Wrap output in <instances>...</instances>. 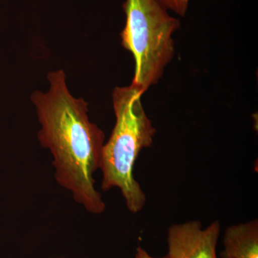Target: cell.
Returning <instances> with one entry per match:
<instances>
[{
	"mask_svg": "<svg viewBox=\"0 0 258 258\" xmlns=\"http://www.w3.org/2000/svg\"><path fill=\"white\" fill-rule=\"evenodd\" d=\"M47 92L35 91L30 99L41 125L38 139L53 157L57 183L72 192L88 212L101 214L106 204L95 187L105 134L88 117V104L70 92L63 70L47 74Z\"/></svg>",
	"mask_w": 258,
	"mask_h": 258,
	"instance_id": "6da1fadb",
	"label": "cell"
},
{
	"mask_svg": "<svg viewBox=\"0 0 258 258\" xmlns=\"http://www.w3.org/2000/svg\"><path fill=\"white\" fill-rule=\"evenodd\" d=\"M144 93L132 83L113 90L115 123L111 137L103 145L100 164L102 189L118 187L127 208L134 214L142 211L147 203V196L134 177V166L142 149L152 145L156 134L142 104Z\"/></svg>",
	"mask_w": 258,
	"mask_h": 258,
	"instance_id": "7a4b0ae2",
	"label": "cell"
},
{
	"mask_svg": "<svg viewBox=\"0 0 258 258\" xmlns=\"http://www.w3.org/2000/svg\"><path fill=\"white\" fill-rule=\"evenodd\" d=\"M123 9L125 25L120 33L121 45L135 62L132 83L146 92L159 82L174 57L172 35L180 22L159 0H125Z\"/></svg>",
	"mask_w": 258,
	"mask_h": 258,
	"instance_id": "3957f363",
	"label": "cell"
},
{
	"mask_svg": "<svg viewBox=\"0 0 258 258\" xmlns=\"http://www.w3.org/2000/svg\"><path fill=\"white\" fill-rule=\"evenodd\" d=\"M220 222L205 229L198 220L174 224L168 230L167 258H218L217 246Z\"/></svg>",
	"mask_w": 258,
	"mask_h": 258,
	"instance_id": "277c9868",
	"label": "cell"
},
{
	"mask_svg": "<svg viewBox=\"0 0 258 258\" xmlns=\"http://www.w3.org/2000/svg\"><path fill=\"white\" fill-rule=\"evenodd\" d=\"M221 257L258 258V221L253 220L227 227Z\"/></svg>",
	"mask_w": 258,
	"mask_h": 258,
	"instance_id": "5b68a950",
	"label": "cell"
},
{
	"mask_svg": "<svg viewBox=\"0 0 258 258\" xmlns=\"http://www.w3.org/2000/svg\"><path fill=\"white\" fill-rule=\"evenodd\" d=\"M167 10H170L179 16L184 17L187 12L190 0H159Z\"/></svg>",
	"mask_w": 258,
	"mask_h": 258,
	"instance_id": "8992f818",
	"label": "cell"
},
{
	"mask_svg": "<svg viewBox=\"0 0 258 258\" xmlns=\"http://www.w3.org/2000/svg\"><path fill=\"white\" fill-rule=\"evenodd\" d=\"M136 258H157L152 257L150 254L148 253L145 249L142 248V247H139L137 249V254H136ZM167 258V257H164Z\"/></svg>",
	"mask_w": 258,
	"mask_h": 258,
	"instance_id": "52a82bcc",
	"label": "cell"
},
{
	"mask_svg": "<svg viewBox=\"0 0 258 258\" xmlns=\"http://www.w3.org/2000/svg\"><path fill=\"white\" fill-rule=\"evenodd\" d=\"M221 258H227V257H221Z\"/></svg>",
	"mask_w": 258,
	"mask_h": 258,
	"instance_id": "ba28073f",
	"label": "cell"
}]
</instances>
